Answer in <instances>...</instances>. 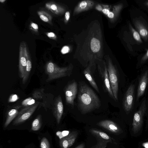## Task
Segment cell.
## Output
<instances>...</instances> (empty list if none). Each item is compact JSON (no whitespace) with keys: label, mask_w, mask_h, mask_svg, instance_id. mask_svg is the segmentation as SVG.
Listing matches in <instances>:
<instances>
[{"label":"cell","mask_w":148,"mask_h":148,"mask_svg":"<svg viewBox=\"0 0 148 148\" xmlns=\"http://www.w3.org/2000/svg\"><path fill=\"white\" fill-rule=\"evenodd\" d=\"M148 82V71H145L142 74L138 86L137 100L144 94Z\"/></svg>","instance_id":"18"},{"label":"cell","mask_w":148,"mask_h":148,"mask_svg":"<svg viewBox=\"0 0 148 148\" xmlns=\"http://www.w3.org/2000/svg\"><path fill=\"white\" fill-rule=\"evenodd\" d=\"M28 47L24 41L20 43L19 47V62L18 66L19 75L23 78L25 71L27 61L30 57Z\"/></svg>","instance_id":"8"},{"label":"cell","mask_w":148,"mask_h":148,"mask_svg":"<svg viewBox=\"0 0 148 148\" xmlns=\"http://www.w3.org/2000/svg\"><path fill=\"white\" fill-rule=\"evenodd\" d=\"M123 7V5L122 3L114 5L112 6V10H110V9L109 13L106 16L110 21H115L118 18L120 11Z\"/></svg>","instance_id":"20"},{"label":"cell","mask_w":148,"mask_h":148,"mask_svg":"<svg viewBox=\"0 0 148 148\" xmlns=\"http://www.w3.org/2000/svg\"><path fill=\"white\" fill-rule=\"evenodd\" d=\"M32 67V64L30 56L29 58L27 61V65L24 76L22 78V82L23 84L27 82L31 71Z\"/></svg>","instance_id":"22"},{"label":"cell","mask_w":148,"mask_h":148,"mask_svg":"<svg viewBox=\"0 0 148 148\" xmlns=\"http://www.w3.org/2000/svg\"><path fill=\"white\" fill-rule=\"evenodd\" d=\"M78 134L77 131L71 132L66 136L60 139L59 145L61 148H69L74 143Z\"/></svg>","instance_id":"14"},{"label":"cell","mask_w":148,"mask_h":148,"mask_svg":"<svg viewBox=\"0 0 148 148\" xmlns=\"http://www.w3.org/2000/svg\"><path fill=\"white\" fill-rule=\"evenodd\" d=\"M73 65L71 64L68 66L60 67L52 62H47L45 66V72L47 75V82L63 77L69 76L72 74Z\"/></svg>","instance_id":"3"},{"label":"cell","mask_w":148,"mask_h":148,"mask_svg":"<svg viewBox=\"0 0 148 148\" xmlns=\"http://www.w3.org/2000/svg\"><path fill=\"white\" fill-rule=\"evenodd\" d=\"M135 85L131 84L128 88L124 96L123 105V109L127 114L132 110L134 102Z\"/></svg>","instance_id":"11"},{"label":"cell","mask_w":148,"mask_h":148,"mask_svg":"<svg viewBox=\"0 0 148 148\" xmlns=\"http://www.w3.org/2000/svg\"><path fill=\"white\" fill-rule=\"evenodd\" d=\"M31 27L34 29L37 30L38 29V26L36 23H32L31 25Z\"/></svg>","instance_id":"36"},{"label":"cell","mask_w":148,"mask_h":148,"mask_svg":"<svg viewBox=\"0 0 148 148\" xmlns=\"http://www.w3.org/2000/svg\"><path fill=\"white\" fill-rule=\"evenodd\" d=\"M95 2L92 0H85L80 2L74 10L73 16L92 8L95 5Z\"/></svg>","instance_id":"16"},{"label":"cell","mask_w":148,"mask_h":148,"mask_svg":"<svg viewBox=\"0 0 148 148\" xmlns=\"http://www.w3.org/2000/svg\"><path fill=\"white\" fill-rule=\"evenodd\" d=\"M35 103V99L31 97H29L25 99L21 103L22 105L25 107L30 106Z\"/></svg>","instance_id":"26"},{"label":"cell","mask_w":148,"mask_h":148,"mask_svg":"<svg viewBox=\"0 0 148 148\" xmlns=\"http://www.w3.org/2000/svg\"><path fill=\"white\" fill-rule=\"evenodd\" d=\"M48 36L51 38L55 39L56 38V36L54 33L52 32H50L47 34Z\"/></svg>","instance_id":"34"},{"label":"cell","mask_w":148,"mask_h":148,"mask_svg":"<svg viewBox=\"0 0 148 148\" xmlns=\"http://www.w3.org/2000/svg\"><path fill=\"white\" fill-rule=\"evenodd\" d=\"M70 50V49L68 46L63 47L61 50V52L63 54L68 53Z\"/></svg>","instance_id":"31"},{"label":"cell","mask_w":148,"mask_h":148,"mask_svg":"<svg viewBox=\"0 0 148 148\" xmlns=\"http://www.w3.org/2000/svg\"><path fill=\"white\" fill-rule=\"evenodd\" d=\"M70 18V13L69 11L66 12L65 14V22L67 23L69 21Z\"/></svg>","instance_id":"33"},{"label":"cell","mask_w":148,"mask_h":148,"mask_svg":"<svg viewBox=\"0 0 148 148\" xmlns=\"http://www.w3.org/2000/svg\"><path fill=\"white\" fill-rule=\"evenodd\" d=\"M133 22L140 35L145 41L147 40L148 39V28L147 26L139 18L134 19Z\"/></svg>","instance_id":"17"},{"label":"cell","mask_w":148,"mask_h":148,"mask_svg":"<svg viewBox=\"0 0 148 148\" xmlns=\"http://www.w3.org/2000/svg\"><path fill=\"white\" fill-rule=\"evenodd\" d=\"M104 58L106 64L112 90L116 101H117L119 91V82L117 69L108 55L105 56Z\"/></svg>","instance_id":"4"},{"label":"cell","mask_w":148,"mask_h":148,"mask_svg":"<svg viewBox=\"0 0 148 148\" xmlns=\"http://www.w3.org/2000/svg\"></svg>","instance_id":"41"},{"label":"cell","mask_w":148,"mask_h":148,"mask_svg":"<svg viewBox=\"0 0 148 148\" xmlns=\"http://www.w3.org/2000/svg\"><path fill=\"white\" fill-rule=\"evenodd\" d=\"M21 107L20 105L15 106L8 111L4 125V128L7 127L14 119L17 116L19 112V110Z\"/></svg>","instance_id":"19"},{"label":"cell","mask_w":148,"mask_h":148,"mask_svg":"<svg viewBox=\"0 0 148 148\" xmlns=\"http://www.w3.org/2000/svg\"><path fill=\"white\" fill-rule=\"evenodd\" d=\"M40 19L44 22L50 23L52 21V17L48 12L45 11L41 10L38 12Z\"/></svg>","instance_id":"24"},{"label":"cell","mask_w":148,"mask_h":148,"mask_svg":"<svg viewBox=\"0 0 148 148\" xmlns=\"http://www.w3.org/2000/svg\"><path fill=\"white\" fill-rule=\"evenodd\" d=\"M39 105V103H37L25 107L20 111L13 122L14 125H18L28 120L32 115Z\"/></svg>","instance_id":"9"},{"label":"cell","mask_w":148,"mask_h":148,"mask_svg":"<svg viewBox=\"0 0 148 148\" xmlns=\"http://www.w3.org/2000/svg\"><path fill=\"white\" fill-rule=\"evenodd\" d=\"M6 0H0V1L1 2V3H3V2H5V1Z\"/></svg>","instance_id":"39"},{"label":"cell","mask_w":148,"mask_h":148,"mask_svg":"<svg viewBox=\"0 0 148 148\" xmlns=\"http://www.w3.org/2000/svg\"><path fill=\"white\" fill-rule=\"evenodd\" d=\"M89 27L82 46L77 48L80 54L77 58L85 68L90 64L103 59V34L99 23H91Z\"/></svg>","instance_id":"1"},{"label":"cell","mask_w":148,"mask_h":148,"mask_svg":"<svg viewBox=\"0 0 148 148\" xmlns=\"http://www.w3.org/2000/svg\"><path fill=\"white\" fill-rule=\"evenodd\" d=\"M143 145L145 148H148V142L143 143Z\"/></svg>","instance_id":"38"},{"label":"cell","mask_w":148,"mask_h":148,"mask_svg":"<svg viewBox=\"0 0 148 148\" xmlns=\"http://www.w3.org/2000/svg\"><path fill=\"white\" fill-rule=\"evenodd\" d=\"M19 99L18 96L16 94H12L11 95L8 99L9 103L14 102L17 101Z\"/></svg>","instance_id":"30"},{"label":"cell","mask_w":148,"mask_h":148,"mask_svg":"<svg viewBox=\"0 0 148 148\" xmlns=\"http://www.w3.org/2000/svg\"><path fill=\"white\" fill-rule=\"evenodd\" d=\"M41 148H50V145L49 141L45 137H43L41 139L40 145Z\"/></svg>","instance_id":"28"},{"label":"cell","mask_w":148,"mask_h":148,"mask_svg":"<svg viewBox=\"0 0 148 148\" xmlns=\"http://www.w3.org/2000/svg\"><path fill=\"white\" fill-rule=\"evenodd\" d=\"M96 65V63L90 64L84 70L83 73L91 85L98 93H99V88L92 75Z\"/></svg>","instance_id":"13"},{"label":"cell","mask_w":148,"mask_h":148,"mask_svg":"<svg viewBox=\"0 0 148 148\" xmlns=\"http://www.w3.org/2000/svg\"><path fill=\"white\" fill-rule=\"evenodd\" d=\"M44 90L43 88L35 90L32 95L33 98L36 99H41L44 95Z\"/></svg>","instance_id":"27"},{"label":"cell","mask_w":148,"mask_h":148,"mask_svg":"<svg viewBox=\"0 0 148 148\" xmlns=\"http://www.w3.org/2000/svg\"><path fill=\"white\" fill-rule=\"evenodd\" d=\"M77 101L78 109L83 114L98 109L101 106L97 95L83 82L79 83Z\"/></svg>","instance_id":"2"},{"label":"cell","mask_w":148,"mask_h":148,"mask_svg":"<svg viewBox=\"0 0 148 148\" xmlns=\"http://www.w3.org/2000/svg\"><path fill=\"white\" fill-rule=\"evenodd\" d=\"M45 6L48 10L57 15L63 14L66 10L63 7L54 2L47 3Z\"/></svg>","instance_id":"21"},{"label":"cell","mask_w":148,"mask_h":148,"mask_svg":"<svg viewBox=\"0 0 148 148\" xmlns=\"http://www.w3.org/2000/svg\"><path fill=\"white\" fill-rule=\"evenodd\" d=\"M146 5L148 7V1L145 3Z\"/></svg>","instance_id":"40"},{"label":"cell","mask_w":148,"mask_h":148,"mask_svg":"<svg viewBox=\"0 0 148 148\" xmlns=\"http://www.w3.org/2000/svg\"><path fill=\"white\" fill-rule=\"evenodd\" d=\"M85 144L84 143H82L79 145L75 148H85Z\"/></svg>","instance_id":"37"},{"label":"cell","mask_w":148,"mask_h":148,"mask_svg":"<svg viewBox=\"0 0 148 148\" xmlns=\"http://www.w3.org/2000/svg\"><path fill=\"white\" fill-rule=\"evenodd\" d=\"M146 109V102L145 100L143 101L139 109L134 115L132 130L134 134L138 133L142 127Z\"/></svg>","instance_id":"7"},{"label":"cell","mask_w":148,"mask_h":148,"mask_svg":"<svg viewBox=\"0 0 148 148\" xmlns=\"http://www.w3.org/2000/svg\"><path fill=\"white\" fill-rule=\"evenodd\" d=\"M90 132L96 138L97 144L91 148H106L108 143H115V140L106 133L97 129L92 128Z\"/></svg>","instance_id":"6"},{"label":"cell","mask_w":148,"mask_h":148,"mask_svg":"<svg viewBox=\"0 0 148 148\" xmlns=\"http://www.w3.org/2000/svg\"><path fill=\"white\" fill-rule=\"evenodd\" d=\"M147 59H148V50L146 53L142 57L140 61L141 63L145 62Z\"/></svg>","instance_id":"32"},{"label":"cell","mask_w":148,"mask_h":148,"mask_svg":"<svg viewBox=\"0 0 148 148\" xmlns=\"http://www.w3.org/2000/svg\"><path fill=\"white\" fill-rule=\"evenodd\" d=\"M95 8L97 10L102 12L103 8L101 4H98L96 5Z\"/></svg>","instance_id":"35"},{"label":"cell","mask_w":148,"mask_h":148,"mask_svg":"<svg viewBox=\"0 0 148 148\" xmlns=\"http://www.w3.org/2000/svg\"><path fill=\"white\" fill-rule=\"evenodd\" d=\"M42 119L40 115H38L33 121L31 130L33 131L38 130L40 128L42 125Z\"/></svg>","instance_id":"23"},{"label":"cell","mask_w":148,"mask_h":148,"mask_svg":"<svg viewBox=\"0 0 148 148\" xmlns=\"http://www.w3.org/2000/svg\"><path fill=\"white\" fill-rule=\"evenodd\" d=\"M77 92L78 85L75 81H72L67 84L64 91L66 103L72 106H73L74 101Z\"/></svg>","instance_id":"10"},{"label":"cell","mask_w":148,"mask_h":148,"mask_svg":"<svg viewBox=\"0 0 148 148\" xmlns=\"http://www.w3.org/2000/svg\"><path fill=\"white\" fill-rule=\"evenodd\" d=\"M69 133V132L68 131H63L62 132L58 131L56 133V135L58 136L59 138H61L66 136Z\"/></svg>","instance_id":"29"},{"label":"cell","mask_w":148,"mask_h":148,"mask_svg":"<svg viewBox=\"0 0 148 148\" xmlns=\"http://www.w3.org/2000/svg\"><path fill=\"white\" fill-rule=\"evenodd\" d=\"M64 111L63 104L61 96L59 95L56 98L53 108V115L59 124L61 121Z\"/></svg>","instance_id":"12"},{"label":"cell","mask_w":148,"mask_h":148,"mask_svg":"<svg viewBox=\"0 0 148 148\" xmlns=\"http://www.w3.org/2000/svg\"><path fill=\"white\" fill-rule=\"evenodd\" d=\"M129 27L134 39L139 43H142V41L140 34L134 28L130 23L129 24Z\"/></svg>","instance_id":"25"},{"label":"cell","mask_w":148,"mask_h":148,"mask_svg":"<svg viewBox=\"0 0 148 148\" xmlns=\"http://www.w3.org/2000/svg\"><path fill=\"white\" fill-rule=\"evenodd\" d=\"M97 69L102 80L103 86L109 96L116 101L111 87L106 62L105 60H99L96 61Z\"/></svg>","instance_id":"5"},{"label":"cell","mask_w":148,"mask_h":148,"mask_svg":"<svg viewBox=\"0 0 148 148\" xmlns=\"http://www.w3.org/2000/svg\"><path fill=\"white\" fill-rule=\"evenodd\" d=\"M97 125L112 133L119 134L121 130L119 127L113 121L109 120H105L100 121Z\"/></svg>","instance_id":"15"}]
</instances>
